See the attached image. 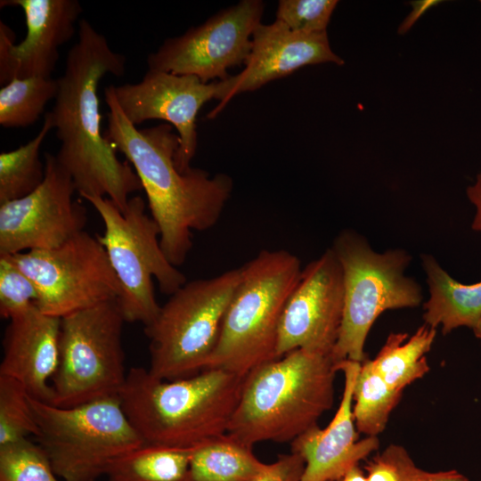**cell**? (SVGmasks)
Here are the masks:
<instances>
[{"mask_svg":"<svg viewBox=\"0 0 481 481\" xmlns=\"http://www.w3.org/2000/svg\"><path fill=\"white\" fill-rule=\"evenodd\" d=\"M37 434L27 389L16 379L0 375V446Z\"/></svg>","mask_w":481,"mask_h":481,"instance_id":"4316f807","label":"cell"},{"mask_svg":"<svg viewBox=\"0 0 481 481\" xmlns=\"http://www.w3.org/2000/svg\"><path fill=\"white\" fill-rule=\"evenodd\" d=\"M104 98L109 107L104 137L132 164L159 228L161 249L167 260L179 266L192 248V231H205L218 222L231 197L232 180L194 167L181 173L175 164L180 140L173 126L139 129L124 115L112 85L105 88Z\"/></svg>","mask_w":481,"mask_h":481,"instance_id":"7a4b0ae2","label":"cell"},{"mask_svg":"<svg viewBox=\"0 0 481 481\" xmlns=\"http://www.w3.org/2000/svg\"><path fill=\"white\" fill-rule=\"evenodd\" d=\"M0 481H58L43 450L28 438L0 446Z\"/></svg>","mask_w":481,"mask_h":481,"instance_id":"83f0119b","label":"cell"},{"mask_svg":"<svg viewBox=\"0 0 481 481\" xmlns=\"http://www.w3.org/2000/svg\"><path fill=\"white\" fill-rule=\"evenodd\" d=\"M37 444L62 481H96L120 456L144 444L118 396L71 407L29 395Z\"/></svg>","mask_w":481,"mask_h":481,"instance_id":"8992f818","label":"cell"},{"mask_svg":"<svg viewBox=\"0 0 481 481\" xmlns=\"http://www.w3.org/2000/svg\"><path fill=\"white\" fill-rule=\"evenodd\" d=\"M467 195L476 207V215L471 227L481 232V173L477 175L475 183L468 187Z\"/></svg>","mask_w":481,"mask_h":481,"instance_id":"836d02e7","label":"cell"},{"mask_svg":"<svg viewBox=\"0 0 481 481\" xmlns=\"http://www.w3.org/2000/svg\"><path fill=\"white\" fill-rule=\"evenodd\" d=\"M343 309L342 267L329 248L302 269L285 305L278 329V358L296 349L331 355Z\"/></svg>","mask_w":481,"mask_h":481,"instance_id":"5bb4252c","label":"cell"},{"mask_svg":"<svg viewBox=\"0 0 481 481\" xmlns=\"http://www.w3.org/2000/svg\"><path fill=\"white\" fill-rule=\"evenodd\" d=\"M100 215L104 232L96 238L105 249L120 283L118 299L126 322L150 325L160 306L155 297L152 278L162 293L172 295L187 281L185 275L166 257L159 242V228L145 213L141 196L129 199L121 211L110 199L86 196Z\"/></svg>","mask_w":481,"mask_h":481,"instance_id":"9c48e42d","label":"cell"},{"mask_svg":"<svg viewBox=\"0 0 481 481\" xmlns=\"http://www.w3.org/2000/svg\"><path fill=\"white\" fill-rule=\"evenodd\" d=\"M3 256L34 282L36 306L47 315L62 318L122 293L105 249L85 231L54 249Z\"/></svg>","mask_w":481,"mask_h":481,"instance_id":"8fae6325","label":"cell"},{"mask_svg":"<svg viewBox=\"0 0 481 481\" xmlns=\"http://www.w3.org/2000/svg\"><path fill=\"white\" fill-rule=\"evenodd\" d=\"M227 434L192 449L189 481H253L270 467Z\"/></svg>","mask_w":481,"mask_h":481,"instance_id":"44dd1931","label":"cell"},{"mask_svg":"<svg viewBox=\"0 0 481 481\" xmlns=\"http://www.w3.org/2000/svg\"><path fill=\"white\" fill-rule=\"evenodd\" d=\"M9 321L0 375L19 381L34 399L53 404L51 381L59 366L61 318L34 306Z\"/></svg>","mask_w":481,"mask_h":481,"instance_id":"d6986e66","label":"cell"},{"mask_svg":"<svg viewBox=\"0 0 481 481\" xmlns=\"http://www.w3.org/2000/svg\"><path fill=\"white\" fill-rule=\"evenodd\" d=\"M338 371L331 355L304 349L254 368L245 375L226 434L251 447L291 443L331 408Z\"/></svg>","mask_w":481,"mask_h":481,"instance_id":"277c9868","label":"cell"},{"mask_svg":"<svg viewBox=\"0 0 481 481\" xmlns=\"http://www.w3.org/2000/svg\"><path fill=\"white\" fill-rule=\"evenodd\" d=\"M401 481H469L458 471L428 472L418 468L404 449L401 457Z\"/></svg>","mask_w":481,"mask_h":481,"instance_id":"d6a6232c","label":"cell"},{"mask_svg":"<svg viewBox=\"0 0 481 481\" xmlns=\"http://www.w3.org/2000/svg\"><path fill=\"white\" fill-rule=\"evenodd\" d=\"M20 7L25 15V38L14 45L13 31L0 21V84L13 78L51 77L59 48L75 34L83 12L77 0H2L0 7Z\"/></svg>","mask_w":481,"mask_h":481,"instance_id":"2e32d148","label":"cell"},{"mask_svg":"<svg viewBox=\"0 0 481 481\" xmlns=\"http://www.w3.org/2000/svg\"><path fill=\"white\" fill-rule=\"evenodd\" d=\"M245 376L205 369L164 380L133 367L118 397L144 444L192 449L227 433Z\"/></svg>","mask_w":481,"mask_h":481,"instance_id":"3957f363","label":"cell"},{"mask_svg":"<svg viewBox=\"0 0 481 481\" xmlns=\"http://www.w3.org/2000/svg\"><path fill=\"white\" fill-rule=\"evenodd\" d=\"M37 290L34 282L6 256H0V315L11 320L34 306Z\"/></svg>","mask_w":481,"mask_h":481,"instance_id":"f1b7e54d","label":"cell"},{"mask_svg":"<svg viewBox=\"0 0 481 481\" xmlns=\"http://www.w3.org/2000/svg\"><path fill=\"white\" fill-rule=\"evenodd\" d=\"M58 78H13L0 89V125L25 127L34 124L58 93Z\"/></svg>","mask_w":481,"mask_h":481,"instance_id":"484cf974","label":"cell"},{"mask_svg":"<svg viewBox=\"0 0 481 481\" xmlns=\"http://www.w3.org/2000/svg\"><path fill=\"white\" fill-rule=\"evenodd\" d=\"M402 392L390 387L373 370L370 360L361 363L353 391V416L358 432L377 436L386 428Z\"/></svg>","mask_w":481,"mask_h":481,"instance_id":"d4e9b609","label":"cell"},{"mask_svg":"<svg viewBox=\"0 0 481 481\" xmlns=\"http://www.w3.org/2000/svg\"><path fill=\"white\" fill-rule=\"evenodd\" d=\"M422 265L429 288L425 324L441 325L444 334L461 326L472 329L481 319V281L467 285L455 281L429 255L422 257Z\"/></svg>","mask_w":481,"mask_h":481,"instance_id":"ffe728a7","label":"cell"},{"mask_svg":"<svg viewBox=\"0 0 481 481\" xmlns=\"http://www.w3.org/2000/svg\"><path fill=\"white\" fill-rule=\"evenodd\" d=\"M324 62L344 63L330 49L327 32H296L276 20L271 24L260 23L252 35V48L245 68L217 82L215 99L221 101V106L211 116L238 94L257 90L306 65Z\"/></svg>","mask_w":481,"mask_h":481,"instance_id":"e0dca14e","label":"cell"},{"mask_svg":"<svg viewBox=\"0 0 481 481\" xmlns=\"http://www.w3.org/2000/svg\"><path fill=\"white\" fill-rule=\"evenodd\" d=\"M241 267V279L205 369L245 376L278 358L280 320L302 268L300 259L285 249L261 250Z\"/></svg>","mask_w":481,"mask_h":481,"instance_id":"5b68a950","label":"cell"},{"mask_svg":"<svg viewBox=\"0 0 481 481\" xmlns=\"http://www.w3.org/2000/svg\"><path fill=\"white\" fill-rule=\"evenodd\" d=\"M241 275L242 267H236L188 281L170 295L156 319L144 327L151 375L175 380L206 368Z\"/></svg>","mask_w":481,"mask_h":481,"instance_id":"ba28073f","label":"cell"},{"mask_svg":"<svg viewBox=\"0 0 481 481\" xmlns=\"http://www.w3.org/2000/svg\"><path fill=\"white\" fill-rule=\"evenodd\" d=\"M475 336L481 340V319L472 328Z\"/></svg>","mask_w":481,"mask_h":481,"instance_id":"d590c367","label":"cell"},{"mask_svg":"<svg viewBox=\"0 0 481 481\" xmlns=\"http://www.w3.org/2000/svg\"><path fill=\"white\" fill-rule=\"evenodd\" d=\"M53 124L49 112L37 135L26 144L0 154V204L21 199L44 181L45 162L39 158L41 145Z\"/></svg>","mask_w":481,"mask_h":481,"instance_id":"cb8c5ba5","label":"cell"},{"mask_svg":"<svg viewBox=\"0 0 481 481\" xmlns=\"http://www.w3.org/2000/svg\"><path fill=\"white\" fill-rule=\"evenodd\" d=\"M362 363H338L344 373V389L336 413L325 428L312 427L291 444V452L305 462L300 481H339L346 473L376 451L377 436L358 440L353 416V391Z\"/></svg>","mask_w":481,"mask_h":481,"instance_id":"ac0fdd59","label":"cell"},{"mask_svg":"<svg viewBox=\"0 0 481 481\" xmlns=\"http://www.w3.org/2000/svg\"><path fill=\"white\" fill-rule=\"evenodd\" d=\"M45 178L29 195L0 204V256L57 248L84 231L86 208L72 200L71 175L44 154Z\"/></svg>","mask_w":481,"mask_h":481,"instance_id":"4fadbf2b","label":"cell"},{"mask_svg":"<svg viewBox=\"0 0 481 481\" xmlns=\"http://www.w3.org/2000/svg\"><path fill=\"white\" fill-rule=\"evenodd\" d=\"M343 272L344 309L338 338L331 356L338 364L364 362V345L376 319L388 309L418 306L420 284L404 274L411 257L403 249L374 251L356 232L346 230L331 247Z\"/></svg>","mask_w":481,"mask_h":481,"instance_id":"52a82bcc","label":"cell"},{"mask_svg":"<svg viewBox=\"0 0 481 481\" xmlns=\"http://www.w3.org/2000/svg\"><path fill=\"white\" fill-rule=\"evenodd\" d=\"M263 11L260 0H243L223 10L182 36L166 39L148 55V69L192 75L203 83L228 78V69L247 61Z\"/></svg>","mask_w":481,"mask_h":481,"instance_id":"7c38bea8","label":"cell"},{"mask_svg":"<svg viewBox=\"0 0 481 481\" xmlns=\"http://www.w3.org/2000/svg\"><path fill=\"white\" fill-rule=\"evenodd\" d=\"M305 469L303 459L295 452L282 454L253 481H300Z\"/></svg>","mask_w":481,"mask_h":481,"instance_id":"1f68e13d","label":"cell"},{"mask_svg":"<svg viewBox=\"0 0 481 481\" xmlns=\"http://www.w3.org/2000/svg\"><path fill=\"white\" fill-rule=\"evenodd\" d=\"M192 449L144 444L118 458L108 481H189Z\"/></svg>","mask_w":481,"mask_h":481,"instance_id":"603a6c76","label":"cell"},{"mask_svg":"<svg viewBox=\"0 0 481 481\" xmlns=\"http://www.w3.org/2000/svg\"><path fill=\"white\" fill-rule=\"evenodd\" d=\"M339 481H368L367 476L358 467L351 468Z\"/></svg>","mask_w":481,"mask_h":481,"instance_id":"e575fe53","label":"cell"},{"mask_svg":"<svg viewBox=\"0 0 481 481\" xmlns=\"http://www.w3.org/2000/svg\"><path fill=\"white\" fill-rule=\"evenodd\" d=\"M118 299L61 318L59 366L52 379L53 404L71 407L118 396L127 372Z\"/></svg>","mask_w":481,"mask_h":481,"instance_id":"30bf717a","label":"cell"},{"mask_svg":"<svg viewBox=\"0 0 481 481\" xmlns=\"http://www.w3.org/2000/svg\"><path fill=\"white\" fill-rule=\"evenodd\" d=\"M217 82L203 83L192 75L148 69L135 84L113 86L118 103L135 126L151 119H162L175 126L180 140L175 164L187 172L198 145L196 118L201 106L216 98Z\"/></svg>","mask_w":481,"mask_h":481,"instance_id":"9a60e30c","label":"cell"},{"mask_svg":"<svg viewBox=\"0 0 481 481\" xmlns=\"http://www.w3.org/2000/svg\"><path fill=\"white\" fill-rule=\"evenodd\" d=\"M77 34L49 111L61 143L56 158L83 199L108 198L123 212L130 194L143 187L130 163L118 159L116 149L102 133L97 92L107 74L124 75L126 59L113 51L87 20L78 21Z\"/></svg>","mask_w":481,"mask_h":481,"instance_id":"6da1fadb","label":"cell"},{"mask_svg":"<svg viewBox=\"0 0 481 481\" xmlns=\"http://www.w3.org/2000/svg\"><path fill=\"white\" fill-rule=\"evenodd\" d=\"M336 0H281L276 20L300 33L326 32Z\"/></svg>","mask_w":481,"mask_h":481,"instance_id":"f546056e","label":"cell"},{"mask_svg":"<svg viewBox=\"0 0 481 481\" xmlns=\"http://www.w3.org/2000/svg\"><path fill=\"white\" fill-rule=\"evenodd\" d=\"M480 3H481V1H480Z\"/></svg>","mask_w":481,"mask_h":481,"instance_id":"8d00e7d4","label":"cell"},{"mask_svg":"<svg viewBox=\"0 0 481 481\" xmlns=\"http://www.w3.org/2000/svg\"><path fill=\"white\" fill-rule=\"evenodd\" d=\"M436 335V329L427 324L420 327L411 338L407 333L392 332L370 363L390 387L403 392L429 371L425 355L430 350Z\"/></svg>","mask_w":481,"mask_h":481,"instance_id":"7402d4cb","label":"cell"},{"mask_svg":"<svg viewBox=\"0 0 481 481\" xmlns=\"http://www.w3.org/2000/svg\"><path fill=\"white\" fill-rule=\"evenodd\" d=\"M404 448L391 444L365 466L368 481H401V457Z\"/></svg>","mask_w":481,"mask_h":481,"instance_id":"4dcf8cb0","label":"cell"}]
</instances>
